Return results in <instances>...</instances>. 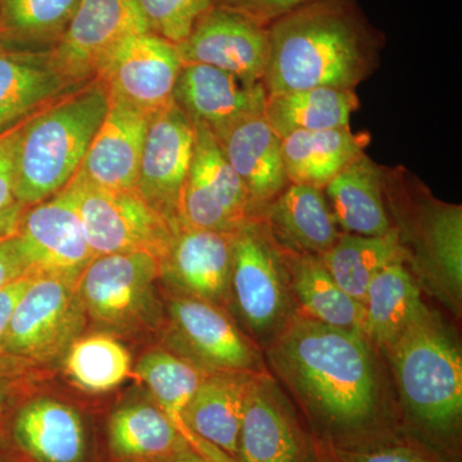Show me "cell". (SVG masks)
Returning a JSON list of instances; mask_svg holds the SVG:
<instances>
[{"label": "cell", "instance_id": "1", "mask_svg": "<svg viewBox=\"0 0 462 462\" xmlns=\"http://www.w3.org/2000/svg\"><path fill=\"white\" fill-rule=\"evenodd\" d=\"M267 29V96L312 88L355 90L375 71L384 42L356 0H318Z\"/></svg>", "mask_w": 462, "mask_h": 462}, {"label": "cell", "instance_id": "2", "mask_svg": "<svg viewBox=\"0 0 462 462\" xmlns=\"http://www.w3.org/2000/svg\"><path fill=\"white\" fill-rule=\"evenodd\" d=\"M272 358L333 436H358L375 421L378 382L361 331L297 319L276 342Z\"/></svg>", "mask_w": 462, "mask_h": 462}, {"label": "cell", "instance_id": "3", "mask_svg": "<svg viewBox=\"0 0 462 462\" xmlns=\"http://www.w3.org/2000/svg\"><path fill=\"white\" fill-rule=\"evenodd\" d=\"M108 106V91L96 78L27 118L18 145L17 203L38 205L72 180Z\"/></svg>", "mask_w": 462, "mask_h": 462}, {"label": "cell", "instance_id": "4", "mask_svg": "<svg viewBox=\"0 0 462 462\" xmlns=\"http://www.w3.org/2000/svg\"><path fill=\"white\" fill-rule=\"evenodd\" d=\"M389 348L413 422L431 437L455 436L462 415V360L445 328L425 310Z\"/></svg>", "mask_w": 462, "mask_h": 462}, {"label": "cell", "instance_id": "5", "mask_svg": "<svg viewBox=\"0 0 462 462\" xmlns=\"http://www.w3.org/2000/svg\"><path fill=\"white\" fill-rule=\"evenodd\" d=\"M69 185L94 257L143 252L161 263L179 226L149 205L138 190L100 189L78 175Z\"/></svg>", "mask_w": 462, "mask_h": 462}, {"label": "cell", "instance_id": "6", "mask_svg": "<svg viewBox=\"0 0 462 462\" xmlns=\"http://www.w3.org/2000/svg\"><path fill=\"white\" fill-rule=\"evenodd\" d=\"M194 129L193 158L179 200V225L236 233L256 221L247 189L214 134L202 125H194Z\"/></svg>", "mask_w": 462, "mask_h": 462}, {"label": "cell", "instance_id": "7", "mask_svg": "<svg viewBox=\"0 0 462 462\" xmlns=\"http://www.w3.org/2000/svg\"><path fill=\"white\" fill-rule=\"evenodd\" d=\"M158 276L160 260L143 252L94 257L79 279V296L94 320L126 329L156 315Z\"/></svg>", "mask_w": 462, "mask_h": 462}, {"label": "cell", "instance_id": "8", "mask_svg": "<svg viewBox=\"0 0 462 462\" xmlns=\"http://www.w3.org/2000/svg\"><path fill=\"white\" fill-rule=\"evenodd\" d=\"M79 281L35 276L14 310L0 346L11 354L48 360L83 328L85 309Z\"/></svg>", "mask_w": 462, "mask_h": 462}, {"label": "cell", "instance_id": "9", "mask_svg": "<svg viewBox=\"0 0 462 462\" xmlns=\"http://www.w3.org/2000/svg\"><path fill=\"white\" fill-rule=\"evenodd\" d=\"M16 236L32 276L79 281L94 258L69 184L56 196L26 207Z\"/></svg>", "mask_w": 462, "mask_h": 462}, {"label": "cell", "instance_id": "10", "mask_svg": "<svg viewBox=\"0 0 462 462\" xmlns=\"http://www.w3.org/2000/svg\"><path fill=\"white\" fill-rule=\"evenodd\" d=\"M182 65L175 44L151 32L136 33L106 58L97 78L109 98L152 116L173 102Z\"/></svg>", "mask_w": 462, "mask_h": 462}, {"label": "cell", "instance_id": "11", "mask_svg": "<svg viewBox=\"0 0 462 462\" xmlns=\"http://www.w3.org/2000/svg\"><path fill=\"white\" fill-rule=\"evenodd\" d=\"M143 32H148L147 26L134 0H80L51 53L69 80L88 84L121 42Z\"/></svg>", "mask_w": 462, "mask_h": 462}, {"label": "cell", "instance_id": "12", "mask_svg": "<svg viewBox=\"0 0 462 462\" xmlns=\"http://www.w3.org/2000/svg\"><path fill=\"white\" fill-rule=\"evenodd\" d=\"M176 47L182 63L216 67L247 84L263 83L269 66L267 26L230 9H209Z\"/></svg>", "mask_w": 462, "mask_h": 462}, {"label": "cell", "instance_id": "13", "mask_svg": "<svg viewBox=\"0 0 462 462\" xmlns=\"http://www.w3.org/2000/svg\"><path fill=\"white\" fill-rule=\"evenodd\" d=\"M196 129L175 103L151 116L136 190L179 226V200L193 158Z\"/></svg>", "mask_w": 462, "mask_h": 462}, {"label": "cell", "instance_id": "14", "mask_svg": "<svg viewBox=\"0 0 462 462\" xmlns=\"http://www.w3.org/2000/svg\"><path fill=\"white\" fill-rule=\"evenodd\" d=\"M281 252L254 221L234 236L230 287L245 320L257 333L273 329L287 310Z\"/></svg>", "mask_w": 462, "mask_h": 462}, {"label": "cell", "instance_id": "15", "mask_svg": "<svg viewBox=\"0 0 462 462\" xmlns=\"http://www.w3.org/2000/svg\"><path fill=\"white\" fill-rule=\"evenodd\" d=\"M172 100L191 123L220 139L236 124L263 114L267 91L263 83H245L216 67L184 63Z\"/></svg>", "mask_w": 462, "mask_h": 462}, {"label": "cell", "instance_id": "16", "mask_svg": "<svg viewBox=\"0 0 462 462\" xmlns=\"http://www.w3.org/2000/svg\"><path fill=\"white\" fill-rule=\"evenodd\" d=\"M270 379L254 375L245 397L236 462H318L309 438Z\"/></svg>", "mask_w": 462, "mask_h": 462}, {"label": "cell", "instance_id": "17", "mask_svg": "<svg viewBox=\"0 0 462 462\" xmlns=\"http://www.w3.org/2000/svg\"><path fill=\"white\" fill-rule=\"evenodd\" d=\"M149 120L151 115L109 98L105 120L76 175L100 189H136Z\"/></svg>", "mask_w": 462, "mask_h": 462}, {"label": "cell", "instance_id": "18", "mask_svg": "<svg viewBox=\"0 0 462 462\" xmlns=\"http://www.w3.org/2000/svg\"><path fill=\"white\" fill-rule=\"evenodd\" d=\"M234 236L179 225L161 260V275L199 300L218 302L230 288Z\"/></svg>", "mask_w": 462, "mask_h": 462}, {"label": "cell", "instance_id": "19", "mask_svg": "<svg viewBox=\"0 0 462 462\" xmlns=\"http://www.w3.org/2000/svg\"><path fill=\"white\" fill-rule=\"evenodd\" d=\"M260 214L267 236L291 254L321 257L340 236L324 190L310 185L289 182Z\"/></svg>", "mask_w": 462, "mask_h": 462}, {"label": "cell", "instance_id": "20", "mask_svg": "<svg viewBox=\"0 0 462 462\" xmlns=\"http://www.w3.org/2000/svg\"><path fill=\"white\" fill-rule=\"evenodd\" d=\"M84 85L69 80L58 69L51 51L0 50V133Z\"/></svg>", "mask_w": 462, "mask_h": 462}, {"label": "cell", "instance_id": "21", "mask_svg": "<svg viewBox=\"0 0 462 462\" xmlns=\"http://www.w3.org/2000/svg\"><path fill=\"white\" fill-rule=\"evenodd\" d=\"M217 141L247 189L257 220L260 209L289 184L282 139L263 114L236 124Z\"/></svg>", "mask_w": 462, "mask_h": 462}, {"label": "cell", "instance_id": "22", "mask_svg": "<svg viewBox=\"0 0 462 462\" xmlns=\"http://www.w3.org/2000/svg\"><path fill=\"white\" fill-rule=\"evenodd\" d=\"M254 374L217 372L205 376L182 413V420L199 439L236 462L245 397Z\"/></svg>", "mask_w": 462, "mask_h": 462}, {"label": "cell", "instance_id": "23", "mask_svg": "<svg viewBox=\"0 0 462 462\" xmlns=\"http://www.w3.org/2000/svg\"><path fill=\"white\" fill-rule=\"evenodd\" d=\"M172 321L193 354L218 372L252 373L257 357L242 334L206 300L180 298L172 300Z\"/></svg>", "mask_w": 462, "mask_h": 462}, {"label": "cell", "instance_id": "24", "mask_svg": "<svg viewBox=\"0 0 462 462\" xmlns=\"http://www.w3.org/2000/svg\"><path fill=\"white\" fill-rule=\"evenodd\" d=\"M338 226L348 234L379 236L391 225L384 200V170L361 153L322 189Z\"/></svg>", "mask_w": 462, "mask_h": 462}, {"label": "cell", "instance_id": "25", "mask_svg": "<svg viewBox=\"0 0 462 462\" xmlns=\"http://www.w3.org/2000/svg\"><path fill=\"white\" fill-rule=\"evenodd\" d=\"M413 231L419 266L431 284L460 300L462 288V208L422 199Z\"/></svg>", "mask_w": 462, "mask_h": 462}, {"label": "cell", "instance_id": "26", "mask_svg": "<svg viewBox=\"0 0 462 462\" xmlns=\"http://www.w3.org/2000/svg\"><path fill=\"white\" fill-rule=\"evenodd\" d=\"M14 436L39 462H81L87 448L80 415L50 398L32 401L21 410Z\"/></svg>", "mask_w": 462, "mask_h": 462}, {"label": "cell", "instance_id": "27", "mask_svg": "<svg viewBox=\"0 0 462 462\" xmlns=\"http://www.w3.org/2000/svg\"><path fill=\"white\" fill-rule=\"evenodd\" d=\"M365 144L363 136L355 135L349 127L289 134L282 138L288 180L324 189L364 153Z\"/></svg>", "mask_w": 462, "mask_h": 462}, {"label": "cell", "instance_id": "28", "mask_svg": "<svg viewBox=\"0 0 462 462\" xmlns=\"http://www.w3.org/2000/svg\"><path fill=\"white\" fill-rule=\"evenodd\" d=\"M138 375L161 410L191 448L215 462H236L220 449L199 439L182 420V413L206 375L194 365L169 352L153 351L143 356Z\"/></svg>", "mask_w": 462, "mask_h": 462}, {"label": "cell", "instance_id": "29", "mask_svg": "<svg viewBox=\"0 0 462 462\" xmlns=\"http://www.w3.org/2000/svg\"><path fill=\"white\" fill-rule=\"evenodd\" d=\"M357 108L355 90L312 88L267 96L263 115L282 139L293 133L349 127Z\"/></svg>", "mask_w": 462, "mask_h": 462}, {"label": "cell", "instance_id": "30", "mask_svg": "<svg viewBox=\"0 0 462 462\" xmlns=\"http://www.w3.org/2000/svg\"><path fill=\"white\" fill-rule=\"evenodd\" d=\"M363 306L364 336L388 346L427 310L403 263L389 264L375 276Z\"/></svg>", "mask_w": 462, "mask_h": 462}, {"label": "cell", "instance_id": "31", "mask_svg": "<svg viewBox=\"0 0 462 462\" xmlns=\"http://www.w3.org/2000/svg\"><path fill=\"white\" fill-rule=\"evenodd\" d=\"M80 0H2L0 50L50 53L57 47Z\"/></svg>", "mask_w": 462, "mask_h": 462}, {"label": "cell", "instance_id": "32", "mask_svg": "<svg viewBox=\"0 0 462 462\" xmlns=\"http://www.w3.org/2000/svg\"><path fill=\"white\" fill-rule=\"evenodd\" d=\"M406 256L396 227L379 236H339L336 245L322 254V263L349 297L364 303L375 276L389 264L403 263Z\"/></svg>", "mask_w": 462, "mask_h": 462}, {"label": "cell", "instance_id": "33", "mask_svg": "<svg viewBox=\"0 0 462 462\" xmlns=\"http://www.w3.org/2000/svg\"><path fill=\"white\" fill-rule=\"evenodd\" d=\"M109 443L117 457L133 462H160L189 446L156 406H125L109 421Z\"/></svg>", "mask_w": 462, "mask_h": 462}, {"label": "cell", "instance_id": "34", "mask_svg": "<svg viewBox=\"0 0 462 462\" xmlns=\"http://www.w3.org/2000/svg\"><path fill=\"white\" fill-rule=\"evenodd\" d=\"M291 261L293 288L307 319L363 333L364 306L348 296L321 258L296 254Z\"/></svg>", "mask_w": 462, "mask_h": 462}, {"label": "cell", "instance_id": "35", "mask_svg": "<svg viewBox=\"0 0 462 462\" xmlns=\"http://www.w3.org/2000/svg\"><path fill=\"white\" fill-rule=\"evenodd\" d=\"M66 370L79 387L102 393L126 380L132 370V357L118 340L107 334H94L71 346Z\"/></svg>", "mask_w": 462, "mask_h": 462}, {"label": "cell", "instance_id": "36", "mask_svg": "<svg viewBox=\"0 0 462 462\" xmlns=\"http://www.w3.org/2000/svg\"><path fill=\"white\" fill-rule=\"evenodd\" d=\"M148 32L179 45L214 7L212 0H134Z\"/></svg>", "mask_w": 462, "mask_h": 462}, {"label": "cell", "instance_id": "37", "mask_svg": "<svg viewBox=\"0 0 462 462\" xmlns=\"http://www.w3.org/2000/svg\"><path fill=\"white\" fill-rule=\"evenodd\" d=\"M330 462H446L430 449L402 440L331 447Z\"/></svg>", "mask_w": 462, "mask_h": 462}, {"label": "cell", "instance_id": "38", "mask_svg": "<svg viewBox=\"0 0 462 462\" xmlns=\"http://www.w3.org/2000/svg\"><path fill=\"white\" fill-rule=\"evenodd\" d=\"M23 124L0 133V209L17 203L18 145Z\"/></svg>", "mask_w": 462, "mask_h": 462}, {"label": "cell", "instance_id": "39", "mask_svg": "<svg viewBox=\"0 0 462 462\" xmlns=\"http://www.w3.org/2000/svg\"><path fill=\"white\" fill-rule=\"evenodd\" d=\"M318 0H212L214 7L230 9L269 27L273 21Z\"/></svg>", "mask_w": 462, "mask_h": 462}, {"label": "cell", "instance_id": "40", "mask_svg": "<svg viewBox=\"0 0 462 462\" xmlns=\"http://www.w3.org/2000/svg\"><path fill=\"white\" fill-rule=\"evenodd\" d=\"M35 276L26 273L0 288V343L5 338L14 310Z\"/></svg>", "mask_w": 462, "mask_h": 462}, {"label": "cell", "instance_id": "41", "mask_svg": "<svg viewBox=\"0 0 462 462\" xmlns=\"http://www.w3.org/2000/svg\"><path fill=\"white\" fill-rule=\"evenodd\" d=\"M26 273V264L18 247L17 236L0 243V288Z\"/></svg>", "mask_w": 462, "mask_h": 462}, {"label": "cell", "instance_id": "42", "mask_svg": "<svg viewBox=\"0 0 462 462\" xmlns=\"http://www.w3.org/2000/svg\"><path fill=\"white\" fill-rule=\"evenodd\" d=\"M25 209L26 206L20 205V203L8 207V208L0 209V243L16 236L21 217Z\"/></svg>", "mask_w": 462, "mask_h": 462}, {"label": "cell", "instance_id": "43", "mask_svg": "<svg viewBox=\"0 0 462 462\" xmlns=\"http://www.w3.org/2000/svg\"><path fill=\"white\" fill-rule=\"evenodd\" d=\"M160 462H215L199 454L190 446L182 447L178 452Z\"/></svg>", "mask_w": 462, "mask_h": 462}, {"label": "cell", "instance_id": "44", "mask_svg": "<svg viewBox=\"0 0 462 462\" xmlns=\"http://www.w3.org/2000/svg\"><path fill=\"white\" fill-rule=\"evenodd\" d=\"M2 401H3V394H2V392H0V403H2Z\"/></svg>", "mask_w": 462, "mask_h": 462}, {"label": "cell", "instance_id": "45", "mask_svg": "<svg viewBox=\"0 0 462 462\" xmlns=\"http://www.w3.org/2000/svg\"><path fill=\"white\" fill-rule=\"evenodd\" d=\"M0 2H2V0H0Z\"/></svg>", "mask_w": 462, "mask_h": 462}]
</instances>
